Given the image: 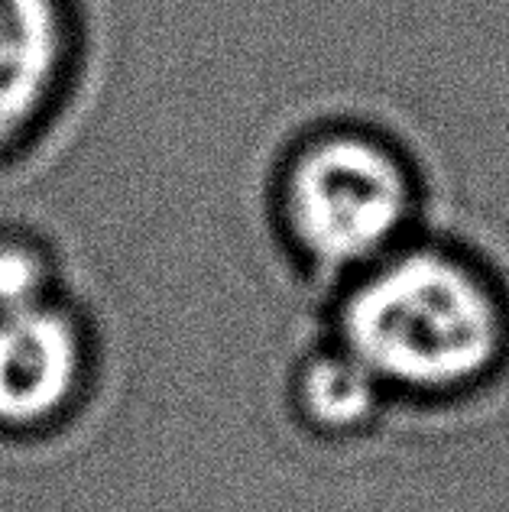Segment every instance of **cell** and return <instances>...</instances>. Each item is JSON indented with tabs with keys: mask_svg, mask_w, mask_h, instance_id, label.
<instances>
[{
	"mask_svg": "<svg viewBox=\"0 0 509 512\" xmlns=\"http://www.w3.org/2000/svg\"><path fill=\"white\" fill-rule=\"evenodd\" d=\"M292 221L325 263H357L383 250L409 214V179L383 146L334 137L292 172Z\"/></svg>",
	"mask_w": 509,
	"mask_h": 512,
	"instance_id": "7a4b0ae2",
	"label": "cell"
},
{
	"mask_svg": "<svg viewBox=\"0 0 509 512\" xmlns=\"http://www.w3.org/2000/svg\"><path fill=\"white\" fill-rule=\"evenodd\" d=\"M43 266L20 247H0V315L39 305Z\"/></svg>",
	"mask_w": 509,
	"mask_h": 512,
	"instance_id": "8992f818",
	"label": "cell"
},
{
	"mask_svg": "<svg viewBox=\"0 0 509 512\" xmlns=\"http://www.w3.org/2000/svg\"><path fill=\"white\" fill-rule=\"evenodd\" d=\"M373 376L351 350L341 357H321L305 370L302 396L312 419L325 425H354L373 409Z\"/></svg>",
	"mask_w": 509,
	"mask_h": 512,
	"instance_id": "5b68a950",
	"label": "cell"
},
{
	"mask_svg": "<svg viewBox=\"0 0 509 512\" xmlns=\"http://www.w3.org/2000/svg\"><path fill=\"white\" fill-rule=\"evenodd\" d=\"M347 350L386 383L445 393L497 363L506 325L490 286L441 253L377 269L344 308Z\"/></svg>",
	"mask_w": 509,
	"mask_h": 512,
	"instance_id": "6da1fadb",
	"label": "cell"
},
{
	"mask_svg": "<svg viewBox=\"0 0 509 512\" xmlns=\"http://www.w3.org/2000/svg\"><path fill=\"white\" fill-rule=\"evenodd\" d=\"M59 52L56 0H0V143L39 111L56 78Z\"/></svg>",
	"mask_w": 509,
	"mask_h": 512,
	"instance_id": "277c9868",
	"label": "cell"
},
{
	"mask_svg": "<svg viewBox=\"0 0 509 512\" xmlns=\"http://www.w3.org/2000/svg\"><path fill=\"white\" fill-rule=\"evenodd\" d=\"M78 376L72 325L43 302L0 315V422H43Z\"/></svg>",
	"mask_w": 509,
	"mask_h": 512,
	"instance_id": "3957f363",
	"label": "cell"
}]
</instances>
